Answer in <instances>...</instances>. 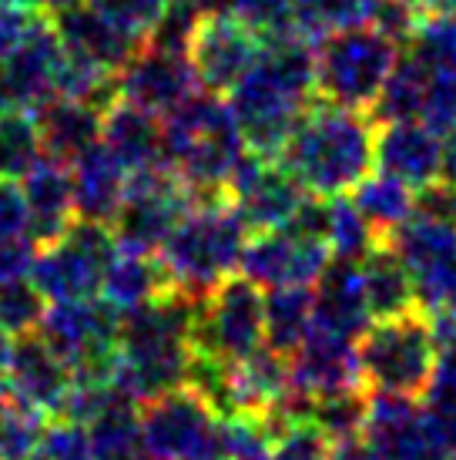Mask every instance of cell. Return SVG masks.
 I'll return each mask as SVG.
<instances>
[{
  "instance_id": "42",
  "label": "cell",
  "mask_w": 456,
  "mask_h": 460,
  "mask_svg": "<svg viewBox=\"0 0 456 460\" xmlns=\"http://www.w3.org/2000/svg\"><path fill=\"white\" fill-rule=\"evenodd\" d=\"M44 313H48V299L40 296V289L31 279L0 282V323L13 336L38 330Z\"/></svg>"
},
{
  "instance_id": "20",
  "label": "cell",
  "mask_w": 456,
  "mask_h": 460,
  "mask_svg": "<svg viewBox=\"0 0 456 460\" xmlns=\"http://www.w3.org/2000/svg\"><path fill=\"white\" fill-rule=\"evenodd\" d=\"M4 384L51 417V413H61L64 400L75 386V370L40 336V330H31L13 336L11 357L4 367Z\"/></svg>"
},
{
  "instance_id": "8",
  "label": "cell",
  "mask_w": 456,
  "mask_h": 460,
  "mask_svg": "<svg viewBox=\"0 0 456 460\" xmlns=\"http://www.w3.org/2000/svg\"><path fill=\"white\" fill-rule=\"evenodd\" d=\"M118 256V239L108 222L77 216L54 243L40 245L31 282L48 303H71L101 296L104 276Z\"/></svg>"
},
{
  "instance_id": "43",
  "label": "cell",
  "mask_w": 456,
  "mask_h": 460,
  "mask_svg": "<svg viewBox=\"0 0 456 460\" xmlns=\"http://www.w3.org/2000/svg\"><path fill=\"white\" fill-rule=\"evenodd\" d=\"M27 460H98V454H94L88 427L61 417L44 427L38 447Z\"/></svg>"
},
{
  "instance_id": "49",
  "label": "cell",
  "mask_w": 456,
  "mask_h": 460,
  "mask_svg": "<svg viewBox=\"0 0 456 460\" xmlns=\"http://www.w3.org/2000/svg\"><path fill=\"white\" fill-rule=\"evenodd\" d=\"M440 179L456 181V125L443 131V165H440Z\"/></svg>"
},
{
  "instance_id": "36",
  "label": "cell",
  "mask_w": 456,
  "mask_h": 460,
  "mask_svg": "<svg viewBox=\"0 0 456 460\" xmlns=\"http://www.w3.org/2000/svg\"><path fill=\"white\" fill-rule=\"evenodd\" d=\"M48 427V413L0 384V460H27Z\"/></svg>"
},
{
  "instance_id": "39",
  "label": "cell",
  "mask_w": 456,
  "mask_h": 460,
  "mask_svg": "<svg viewBox=\"0 0 456 460\" xmlns=\"http://www.w3.org/2000/svg\"><path fill=\"white\" fill-rule=\"evenodd\" d=\"M366 410H369V386H353V390L312 400V423L336 444V440L363 437Z\"/></svg>"
},
{
  "instance_id": "5",
  "label": "cell",
  "mask_w": 456,
  "mask_h": 460,
  "mask_svg": "<svg viewBox=\"0 0 456 460\" xmlns=\"http://www.w3.org/2000/svg\"><path fill=\"white\" fill-rule=\"evenodd\" d=\"M249 235L252 229L245 226L239 208L228 202V195L198 199L158 252L168 286L195 299L208 296L218 282L239 272Z\"/></svg>"
},
{
  "instance_id": "54",
  "label": "cell",
  "mask_w": 456,
  "mask_h": 460,
  "mask_svg": "<svg viewBox=\"0 0 456 460\" xmlns=\"http://www.w3.org/2000/svg\"><path fill=\"white\" fill-rule=\"evenodd\" d=\"M67 4H75V0H48V11H61V7H67Z\"/></svg>"
},
{
  "instance_id": "31",
  "label": "cell",
  "mask_w": 456,
  "mask_h": 460,
  "mask_svg": "<svg viewBox=\"0 0 456 460\" xmlns=\"http://www.w3.org/2000/svg\"><path fill=\"white\" fill-rule=\"evenodd\" d=\"M165 289H168V276L162 259L118 249V256L111 259L108 276H104L101 296L118 313H131V309L152 303L154 296H162Z\"/></svg>"
},
{
  "instance_id": "50",
  "label": "cell",
  "mask_w": 456,
  "mask_h": 460,
  "mask_svg": "<svg viewBox=\"0 0 456 460\" xmlns=\"http://www.w3.org/2000/svg\"><path fill=\"white\" fill-rule=\"evenodd\" d=\"M11 346H13V332L0 323V373L7 367V357H11Z\"/></svg>"
},
{
  "instance_id": "51",
  "label": "cell",
  "mask_w": 456,
  "mask_h": 460,
  "mask_svg": "<svg viewBox=\"0 0 456 460\" xmlns=\"http://www.w3.org/2000/svg\"><path fill=\"white\" fill-rule=\"evenodd\" d=\"M426 13H450L456 11V0H419Z\"/></svg>"
},
{
  "instance_id": "46",
  "label": "cell",
  "mask_w": 456,
  "mask_h": 460,
  "mask_svg": "<svg viewBox=\"0 0 456 460\" xmlns=\"http://www.w3.org/2000/svg\"><path fill=\"white\" fill-rule=\"evenodd\" d=\"M84 4L118 21L127 31H135L138 38H148V31L158 24V17L165 13L171 0H84Z\"/></svg>"
},
{
  "instance_id": "29",
  "label": "cell",
  "mask_w": 456,
  "mask_h": 460,
  "mask_svg": "<svg viewBox=\"0 0 456 460\" xmlns=\"http://www.w3.org/2000/svg\"><path fill=\"white\" fill-rule=\"evenodd\" d=\"M363 282H366V299L373 320H390V316H403L419 309L417 286L406 262L399 259L390 243H376L363 262Z\"/></svg>"
},
{
  "instance_id": "35",
  "label": "cell",
  "mask_w": 456,
  "mask_h": 460,
  "mask_svg": "<svg viewBox=\"0 0 456 460\" xmlns=\"http://www.w3.org/2000/svg\"><path fill=\"white\" fill-rule=\"evenodd\" d=\"M44 158L38 115L21 108H0V179L21 181Z\"/></svg>"
},
{
  "instance_id": "48",
  "label": "cell",
  "mask_w": 456,
  "mask_h": 460,
  "mask_svg": "<svg viewBox=\"0 0 456 460\" xmlns=\"http://www.w3.org/2000/svg\"><path fill=\"white\" fill-rule=\"evenodd\" d=\"M332 460H386L366 437H349L332 444Z\"/></svg>"
},
{
  "instance_id": "47",
  "label": "cell",
  "mask_w": 456,
  "mask_h": 460,
  "mask_svg": "<svg viewBox=\"0 0 456 460\" xmlns=\"http://www.w3.org/2000/svg\"><path fill=\"white\" fill-rule=\"evenodd\" d=\"M417 212L456 229V181L436 179L417 192Z\"/></svg>"
},
{
  "instance_id": "30",
  "label": "cell",
  "mask_w": 456,
  "mask_h": 460,
  "mask_svg": "<svg viewBox=\"0 0 456 460\" xmlns=\"http://www.w3.org/2000/svg\"><path fill=\"white\" fill-rule=\"evenodd\" d=\"M38 249L21 181L0 179V282L31 279Z\"/></svg>"
},
{
  "instance_id": "19",
  "label": "cell",
  "mask_w": 456,
  "mask_h": 460,
  "mask_svg": "<svg viewBox=\"0 0 456 460\" xmlns=\"http://www.w3.org/2000/svg\"><path fill=\"white\" fill-rule=\"evenodd\" d=\"M363 437L386 460H436V454L446 447L419 396L376 394V390H369Z\"/></svg>"
},
{
  "instance_id": "9",
  "label": "cell",
  "mask_w": 456,
  "mask_h": 460,
  "mask_svg": "<svg viewBox=\"0 0 456 460\" xmlns=\"http://www.w3.org/2000/svg\"><path fill=\"white\" fill-rule=\"evenodd\" d=\"M259 346H266V289L235 272L198 299L191 349L222 363H241Z\"/></svg>"
},
{
  "instance_id": "14",
  "label": "cell",
  "mask_w": 456,
  "mask_h": 460,
  "mask_svg": "<svg viewBox=\"0 0 456 460\" xmlns=\"http://www.w3.org/2000/svg\"><path fill=\"white\" fill-rule=\"evenodd\" d=\"M64 67V44L57 38L54 17L40 11L27 38L11 54L0 58V108L38 111L57 94Z\"/></svg>"
},
{
  "instance_id": "12",
  "label": "cell",
  "mask_w": 456,
  "mask_h": 460,
  "mask_svg": "<svg viewBox=\"0 0 456 460\" xmlns=\"http://www.w3.org/2000/svg\"><path fill=\"white\" fill-rule=\"evenodd\" d=\"M218 417L191 386L141 403V440L152 460H215Z\"/></svg>"
},
{
  "instance_id": "27",
  "label": "cell",
  "mask_w": 456,
  "mask_h": 460,
  "mask_svg": "<svg viewBox=\"0 0 456 460\" xmlns=\"http://www.w3.org/2000/svg\"><path fill=\"white\" fill-rule=\"evenodd\" d=\"M21 192H24L34 239H38L40 245L54 243V239L77 218L71 168H67V162H61V158L44 155L38 165L21 179Z\"/></svg>"
},
{
  "instance_id": "10",
  "label": "cell",
  "mask_w": 456,
  "mask_h": 460,
  "mask_svg": "<svg viewBox=\"0 0 456 460\" xmlns=\"http://www.w3.org/2000/svg\"><path fill=\"white\" fill-rule=\"evenodd\" d=\"M195 202H198V195L178 179L171 165L131 172L125 202L111 218L118 249L158 256L165 239L175 232V226Z\"/></svg>"
},
{
  "instance_id": "17",
  "label": "cell",
  "mask_w": 456,
  "mask_h": 460,
  "mask_svg": "<svg viewBox=\"0 0 456 460\" xmlns=\"http://www.w3.org/2000/svg\"><path fill=\"white\" fill-rule=\"evenodd\" d=\"M259 54H262V38L252 27L241 24L235 13L202 17V24L189 44V58L198 75V84L212 94H228L249 75Z\"/></svg>"
},
{
  "instance_id": "13",
  "label": "cell",
  "mask_w": 456,
  "mask_h": 460,
  "mask_svg": "<svg viewBox=\"0 0 456 460\" xmlns=\"http://www.w3.org/2000/svg\"><path fill=\"white\" fill-rule=\"evenodd\" d=\"M406 262L423 313L456 303V229L430 216H413L386 239Z\"/></svg>"
},
{
  "instance_id": "6",
  "label": "cell",
  "mask_w": 456,
  "mask_h": 460,
  "mask_svg": "<svg viewBox=\"0 0 456 460\" xmlns=\"http://www.w3.org/2000/svg\"><path fill=\"white\" fill-rule=\"evenodd\" d=\"M403 58V44L380 27H349L319 40L316 88L322 102L373 111Z\"/></svg>"
},
{
  "instance_id": "3",
  "label": "cell",
  "mask_w": 456,
  "mask_h": 460,
  "mask_svg": "<svg viewBox=\"0 0 456 460\" xmlns=\"http://www.w3.org/2000/svg\"><path fill=\"white\" fill-rule=\"evenodd\" d=\"M376 118L316 98L276 155L305 192L349 195L376 172Z\"/></svg>"
},
{
  "instance_id": "7",
  "label": "cell",
  "mask_w": 456,
  "mask_h": 460,
  "mask_svg": "<svg viewBox=\"0 0 456 460\" xmlns=\"http://www.w3.org/2000/svg\"><path fill=\"white\" fill-rule=\"evenodd\" d=\"M363 384L376 394L423 396L436 367L430 313L413 309L390 320H373L355 340Z\"/></svg>"
},
{
  "instance_id": "18",
  "label": "cell",
  "mask_w": 456,
  "mask_h": 460,
  "mask_svg": "<svg viewBox=\"0 0 456 460\" xmlns=\"http://www.w3.org/2000/svg\"><path fill=\"white\" fill-rule=\"evenodd\" d=\"M198 75L185 51H168L158 44H141V51L118 71V98L148 108L152 115L165 118L191 94H198Z\"/></svg>"
},
{
  "instance_id": "22",
  "label": "cell",
  "mask_w": 456,
  "mask_h": 460,
  "mask_svg": "<svg viewBox=\"0 0 456 460\" xmlns=\"http://www.w3.org/2000/svg\"><path fill=\"white\" fill-rule=\"evenodd\" d=\"M289 367L292 390L309 396V400L342 394V390H353V386H366L355 340L316 330V326L303 340V346L289 357Z\"/></svg>"
},
{
  "instance_id": "38",
  "label": "cell",
  "mask_w": 456,
  "mask_h": 460,
  "mask_svg": "<svg viewBox=\"0 0 456 460\" xmlns=\"http://www.w3.org/2000/svg\"><path fill=\"white\" fill-rule=\"evenodd\" d=\"M376 243H382V239L373 232V226L363 218V212L355 208L353 195H332L329 226H326V245H329L332 256L363 262Z\"/></svg>"
},
{
  "instance_id": "55",
  "label": "cell",
  "mask_w": 456,
  "mask_h": 460,
  "mask_svg": "<svg viewBox=\"0 0 456 460\" xmlns=\"http://www.w3.org/2000/svg\"><path fill=\"white\" fill-rule=\"evenodd\" d=\"M222 460H249V457H222Z\"/></svg>"
},
{
  "instance_id": "15",
  "label": "cell",
  "mask_w": 456,
  "mask_h": 460,
  "mask_svg": "<svg viewBox=\"0 0 456 460\" xmlns=\"http://www.w3.org/2000/svg\"><path fill=\"white\" fill-rule=\"evenodd\" d=\"M329 245L312 232H303L299 226L252 232L249 245L241 252L239 272L249 276L262 289L276 286H312L329 266Z\"/></svg>"
},
{
  "instance_id": "52",
  "label": "cell",
  "mask_w": 456,
  "mask_h": 460,
  "mask_svg": "<svg viewBox=\"0 0 456 460\" xmlns=\"http://www.w3.org/2000/svg\"><path fill=\"white\" fill-rule=\"evenodd\" d=\"M13 7H27V11H48V0H4Z\"/></svg>"
},
{
  "instance_id": "34",
  "label": "cell",
  "mask_w": 456,
  "mask_h": 460,
  "mask_svg": "<svg viewBox=\"0 0 456 460\" xmlns=\"http://www.w3.org/2000/svg\"><path fill=\"white\" fill-rule=\"evenodd\" d=\"M430 81H433L430 67L423 65V61H417L413 54L403 51L399 65L390 75L380 102H376V108L369 115L376 118V125H382V121H409V118L423 121L426 102H430Z\"/></svg>"
},
{
  "instance_id": "24",
  "label": "cell",
  "mask_w": 456,
  "mask_h": 460,
  "mask_svg": "<svg viewBox=\"0 0 456 460\" xmlns=\"http://www.w3.org/2000/svg\"><path fill=\"white\" fill-rule=\"evenodd\" d=\"M312 313H316V330L359 340L373 323L363 266L353 259L332 256L322 276L312 282Z\"/></svg>"
},
{
  "instance_id": "33",
  "label": "cell",
  "mask_w": 456,
  "mask_h": 460,
  "mask_svg": "<svg viewBox=\"0 0 456 460\" xmlns=\"http://www.w3.org/2000/svg\"><path fill=\"white\" fill-rule=\"evenodd\" d=\"M316 326L312 286H276L266 289V343L292 357Z\"/></svg>"
},
{
  "instance_id": "37",
  "label": "cell",
  "mask_w": 456,
  "mask_h": 460,
  "mask_svg": "<svg viewBox=\"0 0 456 460\" xmlns=\"http://www.w3.org/2000/svg\"><path fill=\"white\" fill-rule=\"evenodd\" d=\"M376 7L380 0H295V27L319 44L336 31L373 24Z\"/></svg>"
},
{
  "instance_id": "28",
  "label": "cell",
  "mask_w": 456,
  "mask_h": 460,
  "mask_svg": "<svg viewBox=\"0 0 456 460\" xmlns=\"http://www.w3.org/2000/svg\"><path fill=\"white\" fill-rule=\"evenodd\" d=\"M34 115H38L44 155H51V158L71 162V158H77L81 152H88L91 145L101 141L104 108H98V104L54 94L51 102L40 104Z\"/></svg>"
},
{
  "instance_id": "56",
  "label": "cell",
  "mask_w": 456,
  "mask_h": 460,
  "mask_svg": "<svg viewBox=\"0 0 456 460\" xmlns=\"http://www.w3.org/2000/svg\"><path fill=\"white\" fill-rule=\"evenodd\" d=\"M453 306H456V303H453Z\"/></svg>"
},
{
  "instance_id": "16",
  "label": "cell",
  "mask_w": 456,
  "mask_h": 460,
  "mask_svg": "<svg viewBox=\"0 0 456 460\" xmlns=\"http://www.w3.org/2000/svg\"><path fill=\"white\" fill-rule=\"evenodd\" d=\"M228 202L239 208L245 226L252 232L282 229L289 226L299 205L305 202V189L289 175L276 155L245 152L232 179H228Z\"/></svg>"
},
{
  "instance_id": "26",
  "label": "cell",
  "mask_w": 456,
  "mask_h": 460,
  "mask_svg": "<svg viewBox=\"0 0 456 460\" xmlns=\"http://www.w3.org/2000/svg\"><path fill=\"white\" fill-rule=\"evenodd\" d=\"M67 168H71V185H75L77 216L111 226V218L118 216L127 195V181H131V172L121 165V158L104 141H98L88 152L71 158Z\"/></svg>"
},
{
  "instance_id": "40",
  "label": "cell",
  "mask_w": 456,
  "mask_h": 460,
  "mask_svg": "<svg viewBox=\"0 0 456 460\" xmlns=\"http://www.w3.org/2000/svg\"><path fill=\"white\" fill-rule=\"evenodd\" d=\"M403 51L430 71H456V11L426 13Z\"/></svg>"
},
{
  "instance_id": "53",
  "label": "cell",
  "mask_w": 456,
  "mask_h": 460,
  "mask_svg": "<svg viewBox=\"0 0 456 460\" xmlns=\"http://www.w3.org/2000/svg\"><path fill=\"white\" fill-rule=\"evenodd\" d=\"M436 460H456V444H446V447L436 454Z\"/></svg>"
},
{
  "instance_id": "23",
  "label": "cell",
  "mask_w": 456,
  "mask_h": 460,
  "mask_svg": "<svg viewBox=\"0 0 456 460\" xmlns=\"http://www.w3.org/2000/svg\"><path fill=\"white\" fill-rule=\"evenodd\" d=\"M443 165V135L419 121H382L376 128V172L406 181L409 189H426L440 179Z\"/></svg>"
},
{
  "instance_id": "41",
  "label": "cell",
  "mask_w": 456,
  "mask_h": 460,
  "mask_svg": "<svg viewBox=\"0 0 456 460\" xmlns=\"http://www.w3.org/2000/svg\"><path fill=\"white\" fill-rule=\"evenodd\" d=\"M419 400L430 413L440 440L456 444V353H436L433 376Z\"/></svg>"
},
{
  "instance_id": "44",
  "label": "cell",
  "mask_w": 456,
  "mask_h": 460,
  "mask_svg": "<svg viewBox=\"0 0 456 460\" xmlns=\"http://www.w3.org/2000/svg\"><path fill=\"white\" fill-rule=\"evenodd\" d=\"M232 13L262 40L295 27V0H232Z\"/></svg>"
},
{
  "instance_id": "2",
  "label": "cell",
  "mask_w": 456,
  "mask_h": 460,
  "mask_svg": "<svg viewBox=\"0 0 456 460\" xmlns=\"http://www.w3.org/2000/svg\"><path fill=\"white\" fill-rule=\"evenodd\" d=\"M198 299L168 286L152 303L121 313L111 384L135 403L185 386L191 367V320Z\"/></svg>"
},
{
  "instance_id": "1",
  "label": "cell",
  "mask_w": 456,
  "mask_h": 460,
  "mask_svg": "<svg viewBox=\"0 0 456 460\" xmlns=\"http://www.w3.org/2000/svg\"><path fill=\"white\" fill-rule=\"evenodd\" d=\"M316 48L299 27L262 40L259 61L225 94L249 152L279 155L299 118L312 108L319 98Z\"/></svg>"
},
{
  "instance_id": "11",
  "label": "cell",
  "mask_w": 456,
  "mask_h": 460,
  "mask_svg": "<svg viewBox=\"0 0 456 460\" xmlns=\"http://www.w3.org/2000/svg\"><path fill=\"white\" fill-rule=\"evenodd\" d=\"M38 330L61 353L64 363L75 370V376L111 380L121 313L104 296L71 299V303H48V313H44Z\"/></svg>"
},
{
  "instance_id": "32",
  "label": "cell",
  "mask_w": 456,
  "mask_h": 460,
  "mask_svg": "<svg viewBox=\"0 0 456 460\" xmlns=\"http://www.w3.org/2000/svg\"><path fill=\"white\" fill-rule=\"evenodd\" d=\"M355 208L363 212L373 232L380 235L382 243L393 235L399 226H406L409 218L417 216V189H409L406 181L386 175V172H373L355 185L353 192Z\"/></svg>"
},
{
  "instance_id": "45",
  "label": "cell",
  "mask_w": 456,
  "mask_h": 460,
  "mask_svg": "<svg viewBox=\"0 0 456 460\" xmlns=\"http://www.w3.org/2000/svg\"><path fill=\"white\" fill-rule=\"evenodd\" d=\"M268 460H332V440L312 420L292 423L272 440Z\"/></svg>"
},
{
  "instance_id": "21",
  "label": "cell",
  "mask_w": 456,
  "mask_h": 460,
  "mask_svg": "<svg viewBox=\"0 0 456 460\" xmlns=\"http://www.w3.org/2000/svg\"><path fill=\"white\" fill-rule=\"evenodd\" d=\"M54 27L61 38L64 51L91 61V65L104 67V71H121V67L141 51L145 38H138L135 31L121 27L118 21L104 17L101 11L88 7L84 0H75L61 11H54Z\"/></svg>"
},
{
  "instance_id": "25",
  "label": "cell",
  "mask_w": 456,
  "mask_h": 460,
  "mask_svg": "<svg viewBox=\"0 0 456 460\" xmlns=\"http://www.w3.org/2000/svg\"><path fill=\"white\" fill-rule=\"evenodd\" d=\"M101 141L111 148L127 172H145L165 162V118L152 115L148 108L114 98L104 108Z\"/></svg>"
},
{
  "instance_id": "4",
  "label": "cell",
  "mask_w": 456,
  "mask_h": 460,
  "mask_svg": "<svg viewBox=\"0 0 456 460\" xmlns=\"http://www.w3.org/2000/svg\"><path fill=\"white\" fill-rule=\"evenodd\" d=\"M245 152L249 145L225 94L198 91L165 115V162L198 199L225 195Z\"/></svg>"
}]
</instances>
